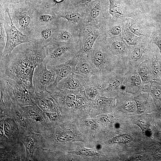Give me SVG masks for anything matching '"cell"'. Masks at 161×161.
Returning a JSON list of instances; mask_svg holds the SVG:
<instances>
[{"label":"cell","mask_w":161,"mask_h":161,"mask_svg":"<svg viewBox=\"0 0 161 161\" xmlns=\"http://www.w3.org/2000/svg\"><path fill=\"white\" fill-rule=\"evenodd\" d=\"M93 105L99 108L114 107L116 104V97H109L98 94L96 98L91 100Z\"/></svg>","instance_id":"cell-23"},{"label":"cell","mask_w":161,"mask_h":161,"mask_svg":"<svg viewBox=\"0 0 161 161\" xmlns=\"http://www.w3.org/2000/svg\"><path fill=\"white\" fill-rule=\"evenodd\" d=\"M34 100L35 103L44 112L48 118L59 115V107L49 92H35Z\"/></svg>","instance_id":"cell-10"},{"label":"cell","mask_w":161,"mask_h":161,"mask_svg":"<svg viewBox=\"0 0 161 161\" xmlns=\"http://www.w3.org/2000/svg\"><path fill=\"white\" fill-rule=\"evenodd\" d=\"M153 44L151 43L140 42L135 47H132L129 62L131 68L136 69L143 62L148 60Z\"/></svg>","instance_id":"cell-11"},{"label":"cell","mask_w":161,"mask_h":161,"mask_svg":"<svg viewBox=\"0 0 161 161\" xmlns=\"http://www.w3.org/2000/svg\"><path fill=\"white\" fill-rule=\"evenodd\" d=\"M44 46L46 53L44 60L47 66L60 64L74 57L72 55V47L64 42L52 40Z\"/></svg>","instance_id":"cell-5"},{"label":"cell","mask_w":161,"mask_h":161,"mask_svg":"<svg viewBox=\"0 0 161 161\" xmlns=\"http://www.w3.org/2000/svg\"><path fill=\"white\" fill-rule=\"evenodd\" d=\"M78 56H75L67 61L60 64L48 66L55 71L56 78L54 82L48 87H55L63 79L72 73H74L75 67L77 64Z\"/></svg>","instance_id":"cell-14"},{"label":"cell","mask_w":161,"mask_h":161,"mask_svg":"<svg viewBox=\"0 0 161 161\" xmlns=\"http://www.w3.org/2000/svg\"><path fill=\"white\" fill-rule=\"evenodd\" d=\"M125 75L124 82L125 92L135 95L141 92L144 84L136 70L130 68L125 73Z\"/></svg>","instance_id":"cell-17"},{"label":"cell","mask_w":161,"mask_h":161,"mask_svg":"<svg viewBox=\"0 0 161 161\" xmlns=\"http://www.w3.org/2000/svg\"><path fill=\"white\" fill-rule=\"evenodd\" d=\"M0 148V161H26L27 154L22 142Z\"/></svg>","instance_id":"cell-12"},{"label":"cell","mask_w":161,"mask_h":161,"mask_svg":"<svg viewBox=\"0 0 161 161\" xmlns=\"http://www.w3.org/2000/svg\"><path fill=\"white\" fill-rule=\"evenodd\" d=\"M0 84L5 88L9 96L15 103L21 106L35 104V94L14 80L6 76L0 75Z\"/></svg>","instance_id":"cell-3"},{"label":"cell","mask_w":161,"mask_h":161,"mask_svg":"<svg viewBox=\"0 0 161 161\" xmlns=\"http://www.w3.org/2000/svg\"><path fill=\"white\" fill-rule=\"evenodd\" d=\"M25 1L29 2L33 4H38L41 3V0H24Z\"/></svg>","instance_id":"cell-41"},{"label":"cell","mask_w":161,"mask_h":161,"mask_svg":"<svg viewBox=\"0 0 161 161\" xmlns=\"http://www.w3.org/2000/svg\"><path fill=\"white\" fill-rule=\"evenodd\" d=\"M25 2L24 0H0V5L5 9L9 6L18 4Z\"/></svg>","instance_id":"cell-34"},{"label":"cell","mask_w":161,"mask_h":161,"mask_svg":"<svg viewBox=\"0 0 161 161\" xmlns=\"http://www.w3.org/2000/svg\"><path fill=\"white\" fill-rule=\"evenodd\" d=\"M69 152L72 154H82L90 157H93L95 155L98 156L99 155L93 149L85 148H78L75 151H70Z\"/></svg>","instance_id":"cell-33"},{"label":"cell","mask_w":161,"mask_h":161,"mask_svg":"<svg viewBox=\"0 0 161 161\" xmlns=\"http://www.w3.org/2000/svg\"><path fill=\"white\" fill-rule=\"evenodd\" d=\"M123 37L126 43L130 47L137 46L140 43L137 36L128 29L125 30L123 34Z\"/></svg>","instance_id":"cell-27"},{"label":"cell","mask_w":161,"mask_h":161,"mask_svg":"<svg viewBox=\"0 0 161 161\" xmlns=\"http://www.w3.org/2000/svg\"><path fill=\"white\" fill-rule=\"evenodd\" d=\"M85 80L81 76L72 73L61 80L57 84L60 89L71 91L85 90Z\"/></svg>","instance_id":"cell-18"},{"label":"cell","mask_w":161,"mask_h":161,"mask_svg":"<svg viewBox=\"0 0 161 161\" xmlns=\"http://www.w3.org/2000/svg\"><path fill=\"white\" fill-rule=\"evenodd\" d=\"M130 160H131L136 161L142 160H143V157L140 155H136L131 157Z\"/></svg>","instance_id":"cell-40"},{"label":"cell","mask_w":161,"mask_h":161,"mask_svg":"<svg viewBox=\"0 0 161 161\" xmlns=\"http://www.w3.org/2000/svg\"><path fill=\"white\" fill-rule=\"evenodd\" d=\"M129 28V30L137 36H140L143 35V30L140 27L135 25L131 24Z\"/></svg>","instance_id":"cell-36"},{"label":"cell","mask_w":161,"mask_h":161,"mask_svg":"<svg viewBox=\"0 0 161 161\" xmlns=\"http://www.w3.org/2000/svg\"><path fill=\"white\" fill-rule=\"evenodd\" d=\"M155 29L151 35V41L158 47L161 54V26Z\"/></svg>","instance_id":"cell-31"},{"label":"cell","mask_w":161,"mask_h":161,"mask_svg":"<svg viewBox=\"0 0 161 161\" xmlns=\"http://www.w3.org/2000/svg\"><path fill=\"white\" fill-rule=\"evenodd\" d=\"M109 12L113 18L117 19L124 15L123 7L122 4L114 0H109Z\"/></svg>","instance_id":"cell-26"},{"label":"cell","mask_w":161,"mask_h":161,"mask_svg":"<svg viewBox=\"0 0 161 161\" xmlns=\"http://www.w3.org/2000/svg\"><path fill=\"white\" fill-rule=\"evenodd\" d=\"M151 69L152 80L161 78V54L157 47L153 44L148 59Z\"/></svg>","instance_id":"cell-20"},{"label":"cell","mask_w":161,"mask_h":161,"mask_svg":"<svg viewBox=\"0 0 161 161\" xmlns=\"http://www.w3.org/2000/svg\"><path fill=\"white\" fill-rule=\"evenodd\" d=\"M4 26L6 35V44L0 59L7 57L18 46L25 43H32L29 36L23 34L16 27L5 10Z\"/></svg>","instance_id":"cell-4"},{"label":"cell","mask_w":161,"mask_h":161,"mask_svg":"<svg viewBox=\"0 0 161 161\" xmlns=\"http://www.w3.org/2000/svg\"><path fill=\"white\" fill-rule=\"evenodd\" d=\"M58 13V16L69 22H78L81 20V15L78 13H70L61 11Z\"/></svg>","instance_id":"cell-30"},{"label":"cell","mask_w":161,"mask_h":161,"mask_svg":"<svg viewBox=\"0 0 161 161\" xmlns=\"http://www.w3.org/2000/svg\"><path fill=\"white\" fill-rule=\"evenodd\" d=\"M87 2H89L91 1L92 0H85Z\"/></svg>","instance_id":"cell-43"},{"label":"cell","mask_w":161,"mask_h":161,"mask_svg":"<svg viewBox=\"0 0 161 161\" xmlns=\"http://www.w3.org/2000/svg\"><path fill=\"white\" fill-rule=\"evenodd\" d=\"M46 55V49L42 43L21 44L16 47L7 57L0 59V75L14 80L34 94V72Z\"/></svg>","instance_id":"cell-1"},{"label":"cell","mask_w":161,"mask_h":161,"mask_svg":"<svg viewBox=\"0 0 161 161\" xmlns=\"http://www.w3.org/2000/svg\"><path fill=\"white\" fill-rule=\"evenodd\" d=\"M56 17L53 11L41 3L38 4L35 12V27L42 25L54 24Z\"/></svg>","instance_id":"cell-19"},{"label":"cell","mask_w":161,"mask_h":161,"mask_svg":"<svg viewBox=\"0 0 161 161\" xmlns=\"http://www.w3.org/2000/svg\"><path fill=\"white\" fill-rule=\"evenodd\" d=\"M109 49L127 67H130L129 62L132 47L128 46L121 38L112 39L109 43Z\"/></svg>","instance_id":"cell-15"},{"label":"cell","mask_w":161,"mask_h":161,"mask_svg":"<svg viewBox=\"0 0 161 161\" xmlns=\"http://www.w3.org/2000/svg\"><path fill=\"white\" fill-rule=\"evenodd\" d=\"M149 93L140 92L134 96L137 108V112L139 114H142L149 106Z\"/></svg>","instance_id":"cell-24"},{"label":"cell","mask_w":161,"mask_h":161,"mask_svg":"<svg viewBox=\"0 0 161 161\" xmlns=\"http://www.w3.org/2000/svg\"></svg>","instance_id":"cell-44"},{"label":"cell","mask_w":161,"mask_h":161,"mask_svg":"<svg viewBox=\"0 0 161 161\" xmlns=\"http://www.w3.org/2000/svg\"><path fill=\"white\" fill-rule=\"evenodd\" d=\"M133 140L132 136L128 134H123L114 137L113 139V141L116 143L126 144L131 142Z\"/></svg>","instance_id":"cell-32"},{"label":"cell","mask_w":161,"mask_h":161,"mask_svg":"<svg viewBox=\"0 0 161 161\" xmlns=\"http://www.w3.org/2000/svg\"><path fill=\"white\" fill-rule=\"evenodd\" d=\"M120 103L121 107L127 112H134L137 111V108L136 103L134 100V96L130 98L123 99Z\"/></svg>","instance_id":"cell-29"},{"label":"cell","mask_w":161,"mask_h":161,"mask_svg":"<svg viewBox=\"0 0 161 161\" xmlns=\"http://www.w3.org/2000/svg\"><path fill=\"white\" fill-rule=\"evenodd\" d=\"M126 73L123 71L115 72L105 76L108 86L99 94L109 97H114L125 92L124 82L126 78Z\"/></svg>","instance_id":"cell-9"},{"label":"cell","mask_w":161,"mask_h":161,"mask_svg":"<svg viewBox=\"0 0 161 161\" xmlns=\"http://www.w3.org/2000/svg\"><path fill=\"white\" fill-rule=\"evenodd\" d=\"M122 28L121 26L119 25H115L113 27L109 30L110 34L112 35L118 36L121 34Z\"/></svg>","instance_id":"cell-37"},{"label":"cell","mask_w":161,"mask_h":161,"mask_svg":"<svg viewBox=\"0 0 161 161\" xmlns=\"http://www.w3.org/2000/svg\"><path fill=\"white\" fill-rule=\"evenodd\" d=\"M0 56L1 58L5 47L6 35L4 26V9L0 7Z\"/></svg>","instance_id":"cell-25"},{"label":"cell","mask_w":161,"mask_h":161,"mask_svg":"<svg viewBox=\"0 0 161 161\" xmlns=\"http://www.w3.org/2000/svg\"><path fill=\"white\" fill-rule=\"evenodd\" d=\"M21 141L25 148L27 157L26 161H33V157L35 150L42 147L43 138L42 135L35 132L20 134Z\"/></svg>","instance_id":"cell-13"},{"label":"cell","mask_w":161,"mask_h":161,"mask_svg":"<svg viewBox=\"0 0 161 161\" xmlns=\"http://www.w3.org/2000/svg\"><path fill=\"white\" fill-rule=\"evenodd\" d=\"M101 9V6L99 3L95 4L90 12L91 17L93 18H96L99 16Z\"/></svg>","instance_id":"cell-35"},{"label":"cell","mask_w":161,"mask_h":161,"mask_svg":"<svg viewBox=\"0 0 161 161\" xmlns=\"http://www.w3.org/2000/svg\"><path fill=\"white\" fill-rule=\"evenodd\" d=\"M99 36L97 33H94L90 35L85 40L82 47V50L85 53L91 51L94 43Z\"/></svg>","instance_id":"cell-28"},{"label":"cell","mask_w":161,"mask_h":161,"mask_svg":"<svg viewBox=\"0 0 161 161\" xmlns=\"http://www.w3.org/2000/svg\"><path fill=\"white\" fill-rule=\"evenodd\" d=\"M74 73L82 76L85 80L96 75L87 56H84L78 57Z\"/></svg>","instance_id":"cell-21"},{"label":"cell","mask_w":161,"mask_h":161,"mask_svg":"<svg viewBox=\"0 0 161 161\" xmlns=\"http://www.w3.org/2000/svg\"><path fill=\"white\" fill-rule=\"evenodd\" d=\"M85 125L89 127H90L92 129H96L97 127V125L96 122L93 119H88L84 121Z\"/></svg>","instance_id":"cell-39"},{"label":"cell","mask_w":161,"mask_h":161,"mask_svg":"<svg viewBox=\"0 0 161 161\" xmlns=\"http://www.w3.org/2000/svg\"><path fill=\"white\" fill-rule=\"evenodd\" d=\"M135 124L141 129L142 131H145L148 128V124L142 118L138 119L136 122Z\"/></svg>","instance_id":"cell-38"},{"label":"cell","mask_w":161,"mask_h":161,"mask_svg":"<svg viewBox=\"0 0 161 161\" xmlns=\"http://www.w3.org/2000/svg\"><path fill=\"white\" fill-rule=\"evenodd\" d=\"M0 119V147L22 142L18 126L14 119L10 116Z\"/></svg>","instance_id":"cell-7"},{"label":"cell","mask_w":161,"mask_h":161,"mask_svg":"<svg viewBox=\"0 0 161 161\" xmlns=\"http://www.w3.org/2000/svg\"><path fill=\"white\" fill-rule=\"evenodd\" d=\"M39 4L25 1L5 10L16 27L23 34L30 36L35 28V10Z\"/></svg>","instance_id":"cell-2"},{"label":"cell","mask_w":161,"mask_h":161,"mask_svg":"<svg viewBox=\"0 0 161 161\" xmlns=\"http://www.w3.org/2000/svg\"><path fill=\"white\" fill-rule=\"evenodd\" d=\"M136 70L140 76L144 84L148 83L152 80L151 69L148 60L140 63Z\"/></svg>","instance_id":"cell-22"},{"label":"cell","mask_w":161,"mask_h":161,"mask_svg":"<svg viewBox=\"0 0 161 161\" xmlns=\"http://www.w3.org/2000/svg\"><path fill=\"white\" fill-rule=\"evenodd\" d=\"M21 107L33 132L41 134L50 128V123L45 113L36 103Z\"/></svg>","instance_id":"cell-6"},{"label":"cell","mask_w":161,"mask_h":161,"mask_svg":"<svg viewBox=\"0 0 161 161\" xmlns=\"http://www.w3.org/2000/svg\"><path fill=\"white\" fill-rule=\"evenodd\" d=\"M156 81H158V82H159V83H161V78H160L159 79L157 80H156Z\"/></svg>","instance_id":"cell-42"},{"label":"cell","mask_w":161,"mask_h":161,"mask_svg":"<svg viewBox=\"0 0 161 161\" xmlns=\"http://www.w3.org/2000/svg\"><path fill=\"white\" fill-rule=\"evenodd\" d=\"M55 78V71L47 66L44 60L36 67L34 72L33 83L35 92L48 91L47 87L54 82Z\"/></svg>","instance_id":"cell-8"},{"label":"cell","mask_w":161,"mask_h":161,"mask_svg":"<svg viewBox=\"0 0 161 161\" xmlns=\"http://www.w3.org/2000/svg\"><path fill=\"white\" fill-rule=\"evenodd\" d=\"M54 24L36 27L29 36L32 43H41L44 45L53 40L55 32Z\"/></svg>","instance_id":"cell-16"}]
</instances>
